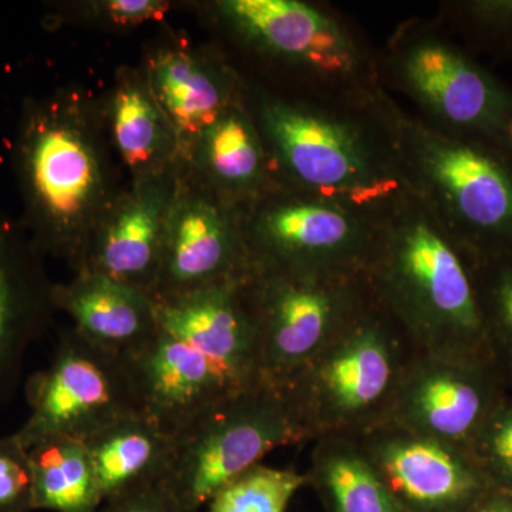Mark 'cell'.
Wrapping results in <instances>:
<instances>
[{
    "mask_svg": "<svg viewBox=\"0 0 512 512\" xmlns=\"http://www.w3.org/2000/svg\"><path fill=\"white\" fill-rule=\"evenodd\" d=\"M163 234L157 201L143 198L131 202L104 232L86 272L107 276L153 296L163 268Z\"/></svg>",
    "mask_w": 512,
    "mask_h": 512,
    "instance_id": "obj_20",
    "label": "cell"
},
{
    "mask_svg": "<svg viewBox=\"0 0 512 512\" xmlns=\"http://www.w3.org/2000/svg\"><path fill=\"white\" fill-rule=\"evenodd\" d=\"M173 437L160 484L188 512L208 505L276 448L311 441L284 387L266 380L218 400Z\"/></svg>",
    "mask_w": 512,
    "mask_h": 512,
    "instance_id": "obj_7",
    "label": "cell"
},
{
    "mask_svg": "<svg viewBox=\"0 0 512 512\" xmlns=\"http://www.w3.org/2000/svg\"><path fill=\"white\" fill-rule=\"evenodd\" d=\"M103 503L127 491L163 481L174 437L141 413L117 420L84 441Z\"/></svg>",
    "mask_w": 512,
    "mask_h": 512,
    "instance_id": "obj_19",
    "label": "cell"
},
{
    "mask_svg": "<svg viewBox=\"0 0 512 512\" xmlns=\"http://www.w3.org/2000/svg\"><path fill=\"white\" fill-rule=\"evenodd\" d=\"M508 393L510 382L493 357L416 352L384 424L467 451Z\"/></svg>",
    "mask_w": 512,
    "mask_h": 512,
    "instance_id": "obj_11",
    "label": "cell"
},
{
    "mask_svg": "<svg viewBox=\"0 0 512 512\" xmlns=\"http://www.w3.org/2000/svg\"><path fill=\"white\" fill-rule=\"evenodd\" d=\"M158 99L181 130L205 133L234 106V84L224 82L180 52L165 53L154 64Z\"/></svg>",
    "mask_w": 512,
    "mask_h": 512,
    "instance_id": "obj_23",
    "label": "cell"
},
{
    "mask_svg": "<svg viewBox=\"0 0 512 512\" xmlns=\"http://www.w3.org/2000/svg\"><path fill=\"white\" fill-rule=\"evenodd\" d=\"M56 306L74 319V330L123 357L157 335L156 301L150 293L107 276L84 271L72 285L56 289Z\"/></svg>",
    "mask_w": 512,
    "mask_h": 512,
    "instance_id": "obj_18",
    "label": "cell"
},
{
    "mask_svg": "<svg viewBox=\"0 0 512 512\" xmlns=\"http://www.w3.org/2000/svg\"><path fill=\"white\" fill-rule=\"evenodd\" d=\"M35 511L32 460L15 433L0 436V512Z\"/></svg>",
    "mask_w": 512,
    "mask_h": 512,
    "instance_id": "obj_30",
    "label": "cell"
},
{
    "mask_svg": "<svg viewBox=\"0 0 512 512\" xmlns=\"http://www.w3.org/2000/svg\"><path fill=\"white\" fill-rule=\"evenodd\" d=\"M218 9L245 49L286 77L284 99L365 109L386 92L380 50L329 3L227 0Z\"/></svg>",
    "mask_w": 512,
    "mask_h": 512,
    "instance_id": "obj_4",
    "label": "cell"
},
{
    "mask_svg": "<svg viewBox=\"0 0 512 512\" xmlns=\"http://www.w3.org/2000/svg\"><path fill=\"white\" fill-rule=\"evenodd\" d=\"M251 117L276 183L382 220L412 197L379 99L365 109L284 99L259 90Z\"/></svg>",
    "mask_w": 512,
    "mask_h": 512,
    "instance_id": "obj_1",
    "label": "cell"
},
{
    "mask_svg": "<svg viewBox=\"0 0 512 512\" xmlns=\"http://www.w3.org/2000/svg\"><path fill=\"white\" fill-rule=\"evenodd\" d=\"M237 205L195 202L164 242L154 299H167L244 278L251 268Z\"/></svg>",
    "mask_w": 512,
    "mask_h": 512,
    "instance_id": "obj_16",
    "label": "cell"
},
{
    "mask_svg": "<svg viewBox=\"0 0 512 512\" xmlns=\"http://www.w3.org/2000/svg\"><path fill=\"white\" fill-rule=\"evenodd\" d=\"M55 306L56 289L47 284L35 248L0 217V413L18 392L30 345Z\"/></svg>",
    "mask_w": 512,
    "mask_h": 512,
    "instance_id": "obj_17",
    "label": "cell"
},
{
    "mask_svg": "<svg viewBox=\"0 0 512 512\" xmlns=\"http://www.w3.org/2000/svg\"><path fill=\"white\" fill-rule=\"evenodd\" d=\"M30 414L16 431L32 448L45 441H86L123 417L140 413L126 357L67 330L52 360L26 384Z\"/></svg>",
    "mask_w": 512,
    "mask_h": 512,
    "instance_id": "obj_10",
    "label": "cell"
},
{
    "mask_svg": "<svg viewBox=\"0 0 512 512\" xmlns=\"http://www.w3.org/2000/svg\"><path fill=\"white\" fill-rule=\"evenodd\" d=\"M29 453L35 511L99 512L103 498L83 441L49 440Z\"/></svg>",
    "mask_w": 512,
    "mask_h": 512,
    "instance_id": "obj_24",
    "label": "cell"
},
{
    "mask_svg": "<svg viewBox=\"0 0 512 512\" xmlns=\"http://www.w3.org/2000/svg\"><path fill=\"white\" fill-rule=\"evenodd\" d=\"M467 453L491 487L512 493L511 392L477 431Z\"/></svg>",
    "mask_w": 512,
    "mask_h": 512,
    "instance_id": "obj_29",
    "label": "cell"
},
{
    "mask_svg": "<svg viewBox=\"0 0 512 512\" xmlns=\"http://www.w3.org/2000/svg\"><path fill=\"white\" fill-rule=\"evenodd\" d=\"M377 107L410 192L467 258L512 252V157L430 126L387 92Z\"/></svg>",
    "mask_w": 512,
    "mask_h": 512,
    "instance_id": "obj_3",
    "label": "cell"
},
{
    "mask_svg": "<svg viewBox=\"0 0 512 512\" xmlns=\"http://www.w3.org/2000/svg\"><path fill=\"white\" fill-rule=\"evenodd\" d=\"M126 359L140 413L171 436L218 400L242 390L198 350L161 328Z\"/></svg>",
    "mask_w": 512,
    "mask_h": 512,
    "instance_id": "obj_15",
    "label": "cell"
},
{
    "mask_svg": "<svg viewBox=\"0 0 512 512\" xmlns=\"http://www.w3.org/2000/svg\"><path fill=\"white\" fill-rule=\"evenodd\" d=\"M262 379L285 386L352 325L372 295L365 272L251 266L242 281Z\"/></svg>",
    "mask_w": 512,
    "mask_h": 512,
    "instance_id": "obj_8",
    "label": "cell"
},
{
    "mask_svg": "<svg viewBox=\"0 0 512 512\" xmlns=\"http://www.w3.org/2000/svg\"><path fill=\"white\" fill-rule=\"evenodd\" d=\"M380 77L387 93L402 94L430 126L512 157V87L439 20L410 19L397 26L380 49Z\"/></svg>",
    "mask_w": 512,
    "mask_h": 512,
    "instance_id": "obj_5",
    "label": "cell"
},
{
    "mask_svg": "<svg viewBox=\"0 0 512 512\" xmlns=\"http://www.w3.org/2000/svg\"><path fill=\"white\" fill-rule=\"evenodd\" d=\"M26 120L19 165L30 214L46 247L62 249L70 222L96 192L99 171L86 143L52 110L40 107Z\"/></svg>",
    "mask_w": 512,
    "mask_h": 512,
    "instance_id": "obj_12",
    "label": "cell"
},
{
    "mask_svg": "<svg viewBox=\"0 0 512 512\" xmlns=\"http://www.w3.org/2000/svg\"><path fill=\"white\" fill-rule=\"evenodd\" d=\"M436 19L468 52L512 62V0L446 2Z\"/></svg>",
    "mask_w": 512,
    "mask_h": 512,
    "instance_id": "obj_25",
    "label": "cell"
},
{
    "mask_svg": "<svg viewBox=\"0 0 512 512\" xmlns=\"http://www.w3.org/2000/svg\"><path fill=\"white\" fill-rule=\"evenodd\" d=\"M363 272L417 353L493 357L471 261L413 195L377 222Z\"/></svg>",
    "mask_w": 512,
    "mask_h": 512,
    "instance_id": "obj_2",
    "label": "cell"
},
{
    "mask_svg": "<svg viewBox=\"0 0 512 512\" xmlns=\"http://www.w3.org/2000/svg\"><path fill=\"white\" fill-rule=\"evenodd\" d=\"M244 278L154 299L158 326L198 350L239 389L264 380L242 291Z\"/></svg>",
    "mask_w": 512,
    "mask_h": 512,
    "instance_id": "obj_14",
    "label": "cell"
},
{
    "mask_svg": "<svg viewBox=\"0 0 512 512\" xmlns=\"http://www.w3.org/2000/svg\"><path fill=\"white\" fill-rule=\"evenodd\" d=\"M312 485L329 512H407L370 463L357 437L326 436L313 441Z\"/></svg>",
    "mask_w": 512,
    "mask_h": 512,
    "instance_id": "obj_21",
    "label": "cell"
},
{
    "mask_svg": "<svg viewBox=\"0 0 512 512\" xmlns=\"http://www.w3.org/2000/svg\"><path fill=\"white\" fill-rule=\"evenodd\" d=\"M305 485L306 473L256 464L218 491L208 512H286L293 495Z\"/></svg>",
    "mask_w": 512,
    "mask_h": 512,
    "instance_id": "obj_27",
    "label": "cell"
},
{
    "mask_svg": "<svg viewBox=\"0 0 512 512\" xmlns=\"http://www.w3.org/2000/svg\"><path fill=\"white\" fill-rule=\"evenodd\" d=\"M204 134L212 177L237 207L252 204L278 185L264 140L242 104L225 110Z\"/></svg>",
    "mask_w": 512,
    "mask_h": 512,
    "instance_id": "obj_22",
    "label": "cell"
},
{
    "mask_svg": "<svg viewBox=\"0 0 512 512\" xmlns=\"http://www.w3.org/2000/svg\"><path fill=\"white\" fill-rule=\"evenodd\" d=\"M510 392H511V396H512V386H510Z\"/></svg>",
    "mask_w": 512,
    "mask_h": 512,
    "instance_id": "obj_34",
    "label": "cell"
},
{
    "mask_svg": "<svg viewBox=\"0 0 512 512\" xmlns=\"http://www.w3.org/2000/svg\"><path fill=\"white\" fill-rule=\"evenodd\" d=\"M414 353L372 292L352 325L282 387L311 441L365 436L389 420Z\"/></svg>",
    "mask_w": 512,
    "mask_h": 512,
    "instance_id": "obj_6",
    "label": "cell"
},
{
    "mask_svg": "<svg viewBox=\"0 0 512 512\" xmlns=\"http://www.w3.org/2000/svg\"><path fill=\"white\" fill-rule=\"evenodd\" d=\"M99 512H188L160 483L109 498Z\"/></svg>",
    "mask_w": 512,
    "mask_h": 512,
    "instance_id": "obj_31",
    "label": "cell"
},
{
    "mask_svg": "<svg viewBox=\"0 0 512 512\" xmlns=\"http://www.w3.org/2000/svg\"><path fill=\"white\" fill-rule=\"evenodd\" d=\"M407 512H468L491 487L467 451L383 424L357 437Z\"/></svg>",
    "mask_w": 512,
    "mask_h": 512,
    "instance_id": "obj_13",
    "label": "cell"
},
{
    "mask_svg": "<svg viewBox=\"0 0 512 512\" xmlns=\"http://www.w3.org/2000/svg\"><path fill=\"white\" fill-rule=\"evenodd\" d=\"M468 512H512V493L490 487Z\"/></svg>",
    "mask_w": 512,
    "mask_h": 512,
    "instance_id": "obj_33",
    "label": "cell"
},
{
    "mask_svg": "<svg viewBox=\"0 0 512 512\" xmlns=\"http://www.w3.org/2000/svg\"><path fill=\"white\" fill-rule=\"evenodd\" d=\"M111 19L119 25H140L148 20L161 19L167 3L157 0H111L104 6Z\"/></svg>",
    "mask_w": 512,
    "mask_h": 512,
    "instance_id": "obj_32",
    "label": "cell"
},
{
    "mask_svg": "<svg viewBox=\"0 0 512 512\" xmlns=\"http://www.w3.org/2000/svg\"><path fill=\"white\" fill-rule=\"evenodd\" d=\"M376 220L319 195L278 184L248 205L249 262L289 272H362Z\"/></svg>",
    "mask_w": 512,
    "mask_h": 512,
    "instance_id": "obj_9",
    "label": "cell"
},
{
    "mask_svg": "<svg viewBox=\"0 0 512 512\" xmlns=\"http://www.w3.org/2000/svg\"><path fill=\"white\" fill-rule=\"evenodd\" d=\"M158 117L140 90L127 87L114 101V134L124 160L130 165L150 161L158 144Z\"/></svg>",
    "mask_w": 512,
    "mask_h": 512,
    "instance_id": "obj_28",
    "label": "cell"
},
{
    "mask_svg": "<svg viewBox=\"0 0 512 512\" xmlns=\"http://www.w3.org/2000/svg\"><path fill=\"white\" fill-rule=\"evenodd\" d=\"M488 348L512 386V252L471 261Z\"/></svg>",
    "mask_w": 512,
    "mask_h": 512,
    "instance_id": "obj_26",
    "label": "cell"
}]
</instances>
